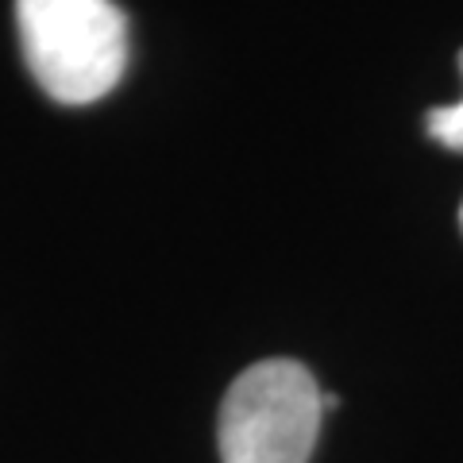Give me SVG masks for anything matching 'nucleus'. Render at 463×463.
Segmentation results:
<instances>
[{"instance_id":"1","label":"nucleus","mask_w":463,"mask_h":463,"mask_svg":"<svg viewBox=\"0 0 463 463\" xmlns=\"http://www.w3.org/2000/svg\"><path fill=\"white\" fill-rule=\"evenodd\" d=\"M27 70L58 105H93L128 66V24L112 0H16Z\"/></svg>"},{"instance_id":"2","label":"nucleus","mask_w":463,"mask_h":463,"mask_svg":"<svg viewBox=\"0 0 463 463\" xmlns=\"http://www.w3.org/2000/svg\"><path fill=\"white\" fill-rule=\"evenodd\" d=\"M325 390L298 359H263L228 386L216 417L221 463H309Z\"/></svg>"},{"instance_id":"3","label":"nucleus","mask_w":463,"mask_h":463,"mask_svg":"<svg viewBox=\"0 0 463 463\" xmlns=\"http://www.w3.org/2000/svg\"><path fill=\"white\" fill-rule=\"evenodd\" d=\"M459 66H463V54H459ZM429 136L437 143H444V147L463 151V100L459 105H444V109L429 112Z\"/></svg>"},{"instance_id":"4","label":"nucleus","mask_w":463,"mask_h":463,"mask_svg":"<svg viewBox=\"0 0 463 463\" xmlns=\"http://www.w3.org/2000/svg\"><path fill=\"white\" fill-rule=\"evenodd\" d=\"M459 224H463V209H459Z\"/></svg>"}]
</instances>
